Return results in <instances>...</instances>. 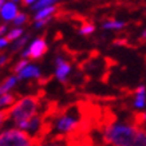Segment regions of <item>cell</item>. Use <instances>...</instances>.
Returning <instances> with one entry per match:
<instances>
[{"mask_svg":"<svg viewBox=\"0 0 146 146\" xmlns=\"http://www.w3.org/2000/svg\"><path fill=\"white\" fill-rule=\"evenodd\" d=\"M39 110V99L35 95H27L23 97L13 103L12 106L7 107L1 113V121L8 122L12 121L13 123L20 125L22 122L30 121L32 117H35Z\"/></svg>","mask_w":146,"mask_h":146,"instance_id":"6da1fadb","label":"cell"},{"mask_svg":"<svg viewBox=\"0 0 146 146\" xmlns=\"http://www.w3.org/2000/svg\"><path fill=\"white\" fill-rule=\"evenodd\" d=\"M138 129L139 127L131 125L111 123L103 133V141L115 146H135Z\"/></svg>","mask_w":146,"mask_h":146,"instance_id":"7a4b0ae2","label":"cell"},{"mask_svg":"<svg viewBox=\"0 0 146 146\" xmlns=\"http://www.w3.org/2000/svg\"><path fill=\"white\" fill-rule=\"evenodd\" d=\"M35 138L31 134L19 127H11L0 134V145L1 146H30L35 143Z\"/></svg>","mask_w":146,"mask_h":146,"instance_id":"3957f363","label":"cell"},{"mask_svg":"<svg viewBox=\"0 0 146 146\" xmlns=\"http://www.w3.org/2000/svg\"><path fill=\"white\" fill-rule=\"evenodd\" d=\"M80 121V113L78 110H67L58 117L55 119V130L59 134H70L71 131L76 130L79 126Z\"/></svg>","mask_w":146,"mask_h":146,"instance_id":"277c9868","label":"cell"},{"mask_svg":"<svg viewBox=\"0 0 146 146\" xmlns=\"http://www.w3.org/2000/svg\"><path fill=\"white\" fill-rule=\"evenodd\" d=\"M47 43H46L44 38H38L32 42L31 44L28 46V58H31V59H40V58L43 56L46 52H47Z\"/></svg>","mask_w":146,"mask_h":146,"instance_id":"5b68a950","label":"cell"},{"mask_svg":"<svg viewBox=\"0 0 146 146\" xmlns=\"http://www.w3.org/2000/svg\"><path fill=\"white\" fill-rule=\"evenodd\" d=\"M19 13L18 5L15 1L9 0V1H5L4 4H1V8H0V15H1V19L4 22H12L13 19L16 18V15Z\"/></svg>","mask_w":146,"mask_h":146,"instance_id":"8992f818","label":"cell"},{"mask_svg":"<svg viewBox=\"0 0 146 146\" xmlns=\"http://www.w3.org/2000/svg\"><path fill=\"white\" fill-rule=\"evenodd\" d=\"M70 71H71L70 63L66 62L63 58L58 56L56 60H55V76H56V79L60 80V82H66V78L70 74Z\"/></svg>","mask_w":146,"mask_h":146,"instance_id":"52a82bcc","label":"cell"},{"mask_svg":"<svg viewBox=\"0 0 146 146\" xmlns=\"http://www.w3.org/2000/svg\"><path fill=\"white\" fill-rule=\"evenodd\" d=\"M19 76V79H30V78H40V70L39 67L32 66V64H27L24 68H23L19 74H16Z\"/></svg>","mask_w":146,"mask_h":146,"instance_id":"ba28073f","label":"cell"},{"mask_svg":"<svg viewBox=\"0 0 146 146\" xmlns=\"http://www.w3.org/2000/svg\"><path fill=\"white\" fill-rule=\"evenodd\" d=\"M146 105V87L139 86L135 90V99H134V107L135 109H143Z\"/></svg>","mask_w":146,"mask_h":146,"instance_id":"9c48e42d","label":"cell"},{"mask_svg":"<svg viewBox=\"0 0 146 146\" xmlns=\"http://www.w3.org/2000/svg\"><path fill=\"white\" fill-rule=\"evenodd\" d=\"M56 12V7L55 5H47V7H43V8L35 11V15H34V20H39V19H46L52 16L54 13Z\"/></svg>","mask_w":146,"mask_h":146,"instance_id":"30bf717a","label":"cell"},{"mask_svg":"<svg viewBox=\"0 0 146 146\" xmlns=\"http://www.w3.org/2000/svg\"><path fill=\"white\" fill-rule=\"evenodd\" d=\"M18 79L19 76L18 75H11L8 76L7 79L3 82V84H1V87H0V93L4 94V93H9V90H12L15 86H16V83H18Z\"/></svg>","mask_w":146,"mask_h":146,"instance_id":"8fae6325","label":"cell"},{"mask_svg":"<svg viewBox=\"0 0 146 146\" xmlns=\"http://www.w3.org/2000/svg\"><path fill=\"white\" fill-rule=\"evenodd\" d=\"M15 102H16V97H15V95H12V94H9V93L1 94V98H0V106L3 107V109H7V107L12 106Z\"/></svg>","mask_w":146,"mask_h":146,"instance_id":"7c38bea8","label":"cell"},{"mask_svg":"<svg viewBox=\"0 0 146 146\" xmlns=\"http://www.w3.org/2000/svg\"><path fill=\"white\" fill-rule=\"evenodd\" d=\"M123 27H125V23L118 22V20H109V22H105L102 24L103 30H121Z\"/></svg>","mask_w":146,"mask_h":146,"instance_id":"4fadbf2b","label":"cell"},{"mask_svg":"<svg viewBox=\"0 0 146 146\" xmlns=\"http://www.w3.org/2000/svg\"><path fill=\"white\" fill-rule=\"evenodd\" d=\"M23 32H24V31H23V28L18 27V28H13V30L8 31V34L5 35V38H7L9 42H15V40H18L19 38H22Z\"/></svg>","mask_w":146,"mask_h":146,"instance_id":"5bb4252c","label":"cell"},{"mask_svg":"<svg viewBox=\"0 0 146 146\" xmlns=\"http://www.w3.org/2000/svg\"><path fill=\"white\" fill-rule=\"evenodd\" d=\"M58 0H36L35 3L36 4L31 5V9L32 11H38V9L43 8V7H47V5H52L55 4Z\"/></svg>","mask_w":146,"mask_h":146,"instance_id":"9a60e30c","label":"cell"},{"mask_svg":"<svg viewBox=\"0 0 146 146\" xmlns=\"http://www.w3.org/2000/svg\"><path fill=\"white\" fill-rule=\"evenodd\" d=\"M135 146H146V131L143 129H138L137 138H135Z\"/></svg>","mask_w":146,"mask_h":146,"instance_id":"2e32d148","label":"cell"},{"mask_svg":"<svg viewBox=\"0 0 146 146\" xmlns=\"http://www.w3.org/2000/svg\"><path fill=\"white\" fill-rule=\"evenodd\" d=\"M95 31V26H94L93 23H86L83 26L79 28V34L80 35H90V34H93Z\"/></svg>","mask_w":146,"mask_h":146,"instance_id":"e0dca14e","label":"cell"},{"mask_svg":"<svg viewBox=\"0 0 146 146\" xmlns=\"http://www.w3.org/2000/svg\"><path fill=\"white\" fill-rule=\"evenodd\" d=\"M28 34H27L26 36H23V38H19L18 40H15V44H13L12 47V52H16V51H19V50L22 48L23 46L27 43V40H28Z\"/></svg>","mask_w":146,"mask_h":146,"instance_id":"ac0fdd59","label":"cell"},{"mask_svg":"<svg viewBox=\"0 0 146 146\" xmlns=\"http://www.w3.org/2000/svg\"><path fill=\"white\" fill-rule=\"evenodd\" d=\"M27 20H28V18H27V15L26 13H22V12H19L18 15H16V18L13 19L12 22L15 26H23V24H26Z\"/></svg>","mask_w":146,"mask_h":146,"instance_id":"d6986e66","label":"cell"},{"mask_svg":"<svg viewBox=\"0 0 146 146\" xmlns=\"http://www.w3.org/2000/svg\"><path fill=\"white\" fill-rule=\"evenodd\" d=\"M27 64H28V60H27V59H20V60L15 64V67L12 68L13 74H19V72H20V71H22L23 68L27 66Z\"/></svg>","mask_w":146,"mask_h":146,"instance_id":"ffe728a7","label":"cell"},{"mask_svg":"<svg viewBox=\"0 0 146 146\" xmlns=\"http://www.w3.org/2000/svg\"><path fill=\"white\" fill-rule=\"evenodd\" d=\"M8 43H9V40L7 39V38H1V39H0V47H1V48H5V47L8 46Z\"/></svg>","mask_w":146,"mask_h":146,"instance_id":"44dd1931","label":"cell"},{"mask_svg":"<svg viewBox=\"0 0 146 146\" xmlns=\"http://www.w3.org/2000/svg\"><path fill=\"white\" fill-rule=\"evenodd\" d=\"M22 1H23V5H30L32 3H35L36 0H22Z\"/></svg>","mask_w":146,"mask_h":146,"instance_id":"7402d4cb","label":"cell"},{"mask_svg":"<svg viewBox=\"0 0 146 146\" xmlns=\"http://www.w3.org/2000/svg\"><path fill=\"white\" fill-rule=\"evenodd\" d=\"M5 31H7V26H1V27H0V34H1V35H4Z\"/></svg>","mask_w":146,"mask_h":146,"instance_id":"603a6c76","label":"cell"},{"mask_svg":"<svg viewBox=\"0 0 146 146\" xmlns=\"http://www.w3.org/2000/svg\"><path fill=\"white\" fill-rule=\"evenodd\" d=\"M5 62H7V56H4V55H3V56H1V62H0V63H1V66H4Z\"/></svg>","mask_w":146,"mask_h":146,"instance_id":"cb8c5ba5","label":"cell"},{"mask_svg":"<svg viewBox=\"0 0 146 146\" xmlns=\"http://www.w3.org/2000/svg\"><path fill=\"white\" fill-rule=\"evenodd\" d=\"M142 39H143V40H146V30H145V31H143V32H142Z\"/></svg>","mask_w":146,"mask_h":146,"instance_id":"d4e9b609","label":"cell"},{"mask_svg":"<svg viewBox=\"0 0 146 146\" xmlns=\"http://www.w3.org/2000/svg\"><path fill=\"white\" fill-rule=\"evenodd\" d=\"M142 119H143V121H146V113H145V114H143V115H142Z\"/></svg>","mask_w":146,"mask_h":146,"instance_id":"484cf974","label":"cell"},{"mask_svg":"<svg viewBox=\"0 0 146 146\" xmlns=\"http://www.w3.org/2000/svg\"><path fill=\"white\" fill-rule=\"evenodd\" d=\"M5 3V0H0V4H4Z\"/></svg>","mask_w":146,"mask_h":146,"instance_id":"4316f807","label":"cell"},{"mask_svg":"<svg viewBox=\"0 0 146 146\" xmlns=\"http://www.w3.org/2000/svg\"><path fill=\"white\" fill-rule=\"evenodd\" d=\"M12 1H15V3H19V1H22V0H12Z\"/></svg>","mask_w":146,"mask_h":146,"instance_id":"83f0119b","label":"cell"}]
</instances>
